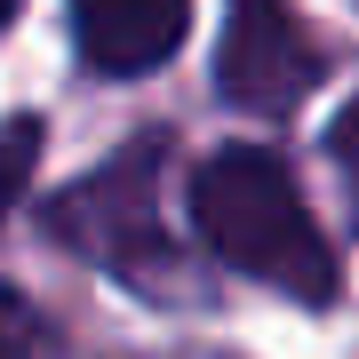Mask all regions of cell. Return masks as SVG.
I'll return each mask as SVG.
<instances>
[{"instance_id": "cell-8", "label": "cell", "mask_w": 359, "mask_h": 359, "mask_svg": "<svg viewBox=\"0 0 359 359\" xmlns=\"http://www.w3.org/2000/svg\"><path fill=\"white\" fill-rule=\"evenodd\" d=\"M8 16H16V0H0V32H8Z\"/></svg>"}, {"instance_id": "cell-7", "label": "cell", "mask_w": 359, "mask_h": 359, "mask_svg": "<svg viewBox=\"0 0 359 359\" xmlns=\"http://www.w3.org/2000/svg\"><path fill=\"white\" fill-rule=\"evenodd\" d=\"M327 160H335V176L351 184V216H359V96L335 112V128H327Z\"/></svg>"}, {"instance_id": "cell-2", "label": "cell", "mask_w": 359, "mask_h": 359, "mask_svg": "<svg viewBox=\"0 0 359 359\" xmlns=\"http://www.w3.org/2000/svg\"><path fill=\"white\" fill-rule=\"evenodd\" d=\"M216 80L240 112H295L311 96V80H320V48L280 0H231Z\"/></svg>"}, {"instance_id": "cell-6", "label": "cell", "mask_w": 359, "mask_h": 359, "mask_svg": "<svg viewBox=\"0 0 359 359\" xmlns=\"http://www.w3.org/2000/svg\"><path fill=\"white\" fill-rule=\"evenodd\" d=\"M32 344H40V311L0 280V359H32Z\"/></svg>"}, {"instance_id": "cell-4", "label": "cell", "mask_w": 359, "mask_h": 359, "mask_svg": "<svg viewBox=\"0 0 359 359\" xmlns=\"http://www.w3.org/2000/svg\"><path fill=\"white\" fill-rule=\"evenodd\" d=\"M192 32V0H72V40L104 80L168 65Z\"/></svg>"}, {"instance_id": "cell-1", "label": "cell", "mask_w": 359, "mask_h": 359, "mask_svg": "<svg viewBox=\"0 0 359 359\" xmlns=\"http://www.w3.org/2000/svg\"><path fill=\"white\" fill-rule=\"evenodd\" d=\"M192 216H200V240L256 287H280L295 304H335V248L320 216L304 208L295 176L264 144H231L200 168Z\"/></svg>"}, {"instance_id": "cell-3", "label": "cell", "mask_w": 359, "mask_h": 359, "mask_svg": "<svg viewBox=\"0 0 359 359\" xmlns=\"http://www.w3.org/2000/svg\"><path fill=\"white\" fill-rule=\"evenodd\" d=\"M152 176H160V144H136V152H120L104 176H88V184H72L65 200H56V231L65 240H80V248H96L104 264H120L136 280V256H168V231H160V216H152Z\"/></svg>"}, {"instance_id": "cell-5", "label": "cell", "mask_w": 359, "mask_h": 359, "mask_svg": "<svg viewBox=\"0 0 359 359\" xmlns=\"http://www.w3.org/2000/svg\"><path fill=\"white\" fill-rule=\"evenodd\" d=\"M32 160H40V120H0V216L16 208Z\"/></svg>"}]
</instances>
